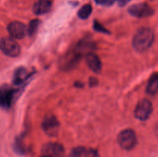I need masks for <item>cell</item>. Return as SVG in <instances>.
<instances>
[{
	"mask_svg": "<svg viewBox=\"0 0 158 157\" xmlns=\"http://www.w3.org/2000/svg\"><path fill=\"white\" fill-rule=\"evenodd\" d=\"M154 40V30L151 28L142 27L137 30L133 38V47L137 52H145L152 46Z\"/></svg>",
	"mask_w": 158,
	"mask_h": 157,
	"instance_id": "cell-1",
	"label": "cell"
},
{
	"mask_svg": "<svg viewBox=\"0 0 158 157\" xmlns=\"http://www.w3.org/2000/svg\"><path fill=\"white\" fill-rule=\"evenodd\" d=\"M117 142L122 149L125 150H131L137 145V135L132 129H124L119 133L117 136Z\"/></svg>",
	"mask_w": 158,
	"mask_h": 157,
	"instance_id": "cell-2",
	"label": "cell"
},
{
	"mask_svg": "<svg viewBox=\"0 0 158 157\" xmlns=\"http://www.w3.org/2000/svg\"><path fill=\"white\" fill-rule=\"evenodd\" d=\"M0 50L9 57L18 56L21 52L19 43L12 37H3L0 38Z\"/></svg>",
	"mask_w": 158,
	"mask_h": 157,
	"instance_id": "cell-3",
	"label": "cell"
},
{
	"mask_svg": "<svg viewBox=\"0 0 158 157\" xmlns=\"http://www.w3.org/2000/svg\"><path fill=\"white\" fill-rule=\"evenodd\" d=\"M153 112V105L149 99H143L137 103L134 110V115L137 119L145 121L151 116Z\"/></svg>",
	"mask_w": 158,
	"mask_h": 157,
	"instance_id": "cell-4",
	"label": "cell"
},
{
	"mask_svg": "<svg viewBox=\"0 0 158 157\" xmlns=\"http://www.w3.org/2000/svg\"><path fill=\"white\" fill-rule=\"evenodd\" d=\"M42 128L47 135L54 137L57 135L60 130V122L53 115H48L42 123Z\"/></svg>",
	"mask_w": 158,
	"mask_h": 157,
	"instance_id": "cell-5",
	"label": "cell"
},
{
	"mask_svg": "<svg viewBox=\"0 0 158 157\" xmlns=\"http://www.w3.org/2000/svg\"><path fill=\"white\" fill-rule=\"evenodd\" d=\"M17 89L9 86H3L0 89V108L9 109L16 95Z\"/></svg>",
	"mask_w": 158,
	"mask_h": 157,
	"instance_id": "cell-6",
	"label": "cell"
},
{
	"mask_svg": "<svg viewBox=\"0 0 158 157\" xmlns=\"http://www.w3.org/2000/svg\"><path fill=\"white\" fill-rule=\"evenodd\" d=\"M128 12L132 16L137 18L149 17L154 13V9L146 3H137L133 5L129 8Z\"/></svg>",
	"mask_w": 158,
	"mask_h": 157,
	"instance_id": "cell-7",
	"label": "cell"
},
{
	"mask_svg": "<svg viewBox=\"0 0 158 157\" xmlns=\"http://www.w3.org/2000/svg\"><path fill=\"white\" fill-rule=\"evenodd\" d=\"M7 29L11 37L16 39H21L28 34L27 26L20 22H12L9 24Z\"/></svg>",
	"mask_w": 158,
	"mask_h": 157,
	"instance_id": "cell-8",
	"label": "cell"
},
{
	"mask_svg": "<svg viewBox=\"0 0 158 157\" xmlns=\"http://www.w3.org/2000/svg\"><path fill=\"white\" fill-rule=\"evenodd\" d=\"M43 155L50 157H63L64 148L61 144L57 143H48L42 147Z\"/></svg>",
	"mask_w": 158,
	"mask_h": 157,
	"instance_id": "cell-9",
	"label": "cell"
},
{
	"mask_svg": "<svg viewBox=\"0 0 158 157\" xmlns=\"http://www.w3.org/2000/svg\"><path fill=\"white\" fill-rule=\"evenodd\" d=\"M52 9V2L50 0H37L33 5L32 10L35 15H43Z\"/></svg>",
	"mask_w": 158,
	"mask_h": 157,
	"instance_id": "cell-10",
	"label": "cell"
},
{
	"mask_svg": "<svg viewBox=\"0 0 158 157\" xmlns=\"http://www.w3.org/2000/svg\"><path fill=\"white\" fill-rule=\"evenodd\" d=\"M86 61L89 69L95 73H100L102 70V62L98 55L94 53H88L86 55Z\"/></svg>",
	"mask_w": 158,
	"mask_h": 157,
	"instance_id": "cell-11",
	"label": "cell"
},
{
	"mask_svg": "<svg viewBox=\"0 0 158 157\" xmlns=\"http://www.w3.org/2000/svg\"><path fill=\"white\" fill-rule=\"evenodd\" d=\"M30 76L29 70L25 67H19L15 71L13 75V83L15 85H21Z\"/></svg>",
	"mask_w": 158,
	"mask_h": 157,
	"instance_id": "cell-12",
	"label": "cell"
},
{
	"mask_svg": "<svg viewBox=\"0 0 158 157\" xmlns=\"http://www.w3.org/2000/svg\"><path fill=\"white\" fill-rule=\"evenodd\" d=\"M158 89V75L157 72L154 74L148 82L147 92L150 95H154L157 93Z\"/></svg>",
	"mask_w": 158,
	"mask_h": 157,
	"instance_id": "cell-13",
	"label": "cell"
},
{
	"mask_svg": "<svg viewBox=\"0 0 158 157\" xmlns=\"http://www.w3.org/2000/svg\"><path fill=\"white\" fill-rule=\"evenodd\" d=\"M92 11V6L89 4H86L80 8L77 15H78V16L80 17V18H82V19H86V18H87L88 17L91 15Z\"/></svg>",
	"mask_w": 158,
	"mask_h": 157,
	"instance_id": "cell-14",
	"label": "cell"
},
{
	"mask_svg": "<svg viewBox=\"0 0 158 157\" xmlns=\"http://www.w3.org/2000/svg\"><path fill=\"white\" fill-rule=\"evenodd\" d=\"M40 24V21L39 19H33L29 22V26L27 27L28 29V34L31 36H32L33 35H35L37 32V29H38L39 26Z\"/></svg>",
	"mask_w": 158,
	"mask_h": 157,
	"instance_id": "cell-15",
	"label": "cell"
},
{
	"mask_svg": "<svg viewBox=\"0 0 158 157\" xmlns=\"http://www.w3.org/2000/svg\"><path fill=\"white\" fill-rule=\"evenodd\" d=\"M86 150L83 146H77L71 150L69 157H84Z\"/></svg>",
	"mask_w": 158,
	"mask_h": 157,
	"instance_id": "cell-16",
	"label": "cell"
},
{
	"mask_svg": "<svg viewBox=\"0 0 158 157\" xmlns=\"http://www.w3.org/2000/svg\"><path fill=\"white\" fill-rule=\"evenodd\" d=\"M94 28L96 31H97V32H103V33H106V34L110 33V32L107 30V29H105V28L103 27V26H102L100 22H98L96 21V20L94 21Z\"/></svg>",
	"mask_w": 158,
	"mask_h": 157,
	"instance_id": "cell-17",
	"label": "cell"
},
{
	"mask_svg": "<svg viewBox=\"0 0 158 157\" xmlns=\"http://www.w3.org/2000/svg\"><path fill=\"white\" fill-rule=\"evenodd\" d=\"M97 5L103 6H111L114 2L115 0H94Z\"/></svg>",
	"mask_w": 158,
	"mask_h": 157,
	"instance_id": "cell-18",
	"label": "cell"
},
{
	"mask_svg": "<svg viewBox=\"0 0 158 157\" xmlns=\"http://www.w3.org/2000/svg\"><path fill=\"white\" fill-rule=\"evenodd\" d=\"M84 157H100V155H99L98 152L97 150L90 149L88 151H86Z\"/></svg>",
	"mask_w": 158,
	"mask_h": 157,
	"instance_id": "cell-19",
	"label": "cell"
},
{
	"mask_svg": "<svg viewBox=\"0 0 158 157\" xmlns=\"http://www.w3.org/2000/svg\"><path fill=\"white\" fill-rule=\"evenodd\" d=\"M131 1V0H117V2H118L119 6L123 7V6H126V5L127 4V3H129Z\"/></svg>",
	"mask_w": 158,
	"mask_h": 157,
	"instance_id": "cell-20",
	"label": "cell"
},
{
	"mask_svg": "<svg viewBox=\"0 0 158 157\" xmlns=\"http://www.w3.org/2000/svg\"><path fill=\"white\" fill-rule=\"evenodd\" d=\"M97 83V78H91L90 79H89V85H90V86H96Z\"/></svg>",
	"mask_w": 158,
	"mask_h": 157,
	"instance_id": "cell-21",
	"label": "cell"
},
{
	"mask_svg": "<svg viewBox=\"0 0 158 157\" xmlns=\"http://www.w3.org/2000/svg\"><path fill=\"white\" fill-rule=\"evenodd\" d=\"M40 157H50V156H48V155H42Z\"/></svg>",
	"mask_w": 158,
	"mask_h": 157,
	"instance_id": "cell-22",
	"label": "cell"
}]
</instances>
